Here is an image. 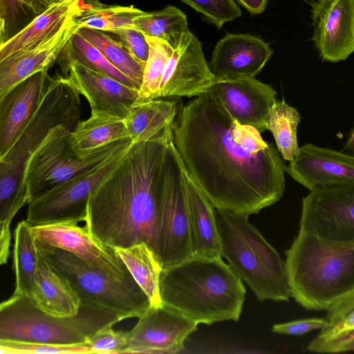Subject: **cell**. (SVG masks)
<instances>
[{
  "label": "cell",
  "mask_w": 354,
  "mask_h": 354,
  "mask_svg": "<svg viewBox=\"0 0 354 354\" xmlns=\"http://www.w3.org/2000/svg\"><path fill=\"white\" fill-rule=\"evenodd\" d=\"M260 133L234 119L211 88L183 106L173 126L185 169L213 206L248 216L278 202L286 187L281 156Z\"/></svg>",
  "instance_id": "obj_1"
},
{
  "label": "cell",
  "mask_w": 354,
  "mask_h": 354,
  "mask_svg": "<svg viewBox=\"0 0 354 354\" xmlns=\"http://www.w3.org/2000/svg\"><path fill=\"white\" fill-rule=\"evenodd\" d=\"M174 120L147 140L133 142L91 194L85 227L103 244L151 249L167 152Z\"/></svg>",
  "instance_id": "obj_2"
},
{
  "label": "cell",
  "mask_w": 354,
  "mask_h": 354,
  "mask_svg": "<svg viewBox=\"0 0 354 354\" xmlns=\"http://www.w3.org/2000/svg\"><path fill=\"white\" fill-rule=\"evenodd\" d=\"M162 304L198 324L233 320L242 312L246 290L243 281L222 257L193 256L162 269Z\"/></svg>",
  "instance_id": "obj_3"
},
{
  "label": "cell",
  "mask_w": 354,
  "mask_h": 354,
  "mask_svg": "<svg viewBox=\"0 0 354 354\" xmlns=\"http://www.w3.org/2000/svg\"><path fill=\"white\" fill-rule=\"evenodd\" d=\"M291 297L310 310H327L354 290V241L328 242L299 230L286 252Z\"/></svg>",
  "instance_id": "obj_4"
},
{
  "label": "cell",
  "mask_w": 354,
  "mask_h": 354,
  "mask_svg": "<svg viewBox=\"0 0 354 354\" xmlns=\"http://www.w3.org/2000/svg\"><path fill=\"white\" fill-rule=\"evenodd\" d=\"M214 212L223 257L233 270L259 301H289L285 262L248 216L216 208Z\"/></svg>",
  "instance_id": "obj_5"
},
{
  "label": "cell",
  "mask_w": 354,
  "mask_h": 354,
  "mask_svg": "<svg viewBox=\"0 0 354 354\" xmlns=\"http://www.w3.org/2000/svg\"><path fill=\"white\" fill-rule=\"evenodd\" d=\"M119 322L116 315L82 301L73 317L52 316L39 309L32 297L12 294L0 305V339L85 344L99 329Z\"/></svg>",
  "instance_id": "obj_6"
},
{
  "label": "cell",
  "mask_w": 354,
  "mask_h": 354,
  "mask_svg": "<svg viewBox=\"0 0 354 354\" xmlns=\"http://www.w3.org/2000/svg\"><path fill=\"white\" fill-rule=\"evenodd\" d=\"M35 243L51 267L68 281L82 302L112 313L121 321L138 318L151 306L148 296L132 275L110 277L67 251L36 239Z\"/></svg>",
  "instance_id": "obj_7"
},
{
  "label": "cell",
  "mask_w": 354,
  "mask_h": 354,
  "mask_svg": "<svg viewBox=\"0 0 354 354\" xmlns=\"http://www.w3.org/2000/svg\"><path fill=\"white\" fill-rule=\"evenodd\" d=\"M71 131L64 125L54 127L28 159L25 169V182L29 201L98 167L129 149L133 143L131 138L127 136L100 146L86 156H81L71 144Z\"/></svg>",
  "instance_id": "obj_8"
},
{
  "label": "cell",
  "mask_w": 354,
  "mask_h": 354,
  "mask_svg": "<svg viewBox=\"0 0 354 354\" xmlns=\"http://www.w3.org/2000/svg\"><path fill=\"white\" fill-rule=\"evenodd\" d=\"M185 172L172 140L165 159L151 246L162 269L194 256Z\"/></svg>",
  "instance_id": "obj_9"
},
{
  "label": "cell",
  "mask_w": 354,
  "mask_h": 354,
  "mask_svg": "<svg viewBox=\"0 0 354 354\" xmlns=\"http://www.w3.org/2000/svg\"><path fill=\"white\" fill-rule=\"evenodd\" d=\"M80 95L67 77L59 73L51 77L34 115L0 162L25 170L28 159L52 129L62 124L73 131L81 121Z\"/></svg>",
  "instance_id": "obj_10"
},
{
  "label": "cell",
  "mask_w": 354,
  "mask_h": 354,
  "mask_svg": "<svg viewBox=\"0 0 354 354\" xmlns=\"http://www.w3.org/2000/svg\"><path fill=\"white\" fill-rule=\"evenodd\" d=\"M127 149L98 167L29 201L26 220L31 225L85 221L91 194L115 167Z\"/></svg>",
  "instance_id": "obj_11"
},
{
  "label": "cell",
  "mask_w": 354,
  "mask_h": 354,
  "mask_svg": "<svg viewBox=\"0 0 354 354\" xmlns=\"http://www.w3.org/2000/svg\"><path fill=\"white\" fill-rule=\"evenodd\" d=\"M299 230L328 242L354 241V185L310 190L301 201Z\"/></svg>",
  "instance_id": "obj_12"
},
{
  "label": "cell",
  "mask_w": 354,
  "mask_h": 354,
  "mask_svg": "<svg viewBox=\"0 0 354 354\" xmlns=\"http://www.w3.org/2000/svg\"><path fill=\"white\" fill-rule=\"evenodd\" d=\"M198 323L164 304L150 306L128 332V346L123 353H178Z\"/></svg>",
  "instance_id": "obj_13"
},
{
  "label": "cell",
  "mask_w": 354,
  "mask_h": 354,
  "mask_svg": "<svg viewBox=\"0 0 354 354\" xmlns=\"http://www.w3.org/2000/svg\"><path fill=\"white\" fill-rule=\"evenodd\" d=\"M35 238L67 251L88 266L114 278L131 275L115 250L94 238L87 228L74 223L31 225Z\"/></svg>",
  "instance_id": "obj_14"
},
{
  "label": "cell",
  "mask_w": 354,
  "mask_h": 354,
  "mask_svg": "<svg viewBox=\"0 0 354 354\" xmlns=\"http://www.w3.org/2000/svg\"><path fill=\"white\" fill-rule=\"evenodd\" d=\"M310 6L312 40L322 60L336 63L354 52V0H304Z\"/></svg>",
  "instance_id": "obj_15"
},
{
  "label": "cell",
  "mask_w": 354,
  "mask_h": 354,
  "mask_svg": "<svg viewBox=\"0 0 354 354\" xmlns=\"http://www.w3.org/2000/svg\"><path fill=\"white\" fill-rule=\"evenodd\" d=\"M214 79L201 42L189 30L166 63L160 97H198L210 90Z\"/></svg>",
  "instance_id": "obj_16"
},
{
  "label": "cell",
  "mask_w": 354,
  "mask_h": 354,
  "mask_svg": "<svg viewBox=\"0 0 354 354\" xmlns=\"http://www.w3.org/2000/svg\"><path fill=\"white\" fill-rule=\"evenodd\" d=\"M231 116L241 124L250 125L260 133L277 102L276 91L255 77L216 78L210 88Z\"/></svg>",
  "instance_id": "obj_17"
},
{
  "label": "cell",
  "mask_w": 354,
  "mask_h": 354,
  "mask_svg": "<svg viewBox=\"0 0 354 354\" xmlns=\"http://www.w3.org/2000/svg\"><path fill=\"white\" fill-rule=\"evenodd\" d=\"M285 170L309 191L316 187L354 185V156L310 142L299 148Z\"/></svg>",
  "instance_id": "obj_18"
},
{
  "label": "cell",
  "mask_w": 354,
  "mask_h": 354,
  "mask_svg": "<svg viewBox=\"0 0 354 354\" xmlns=\"http://www.w3.org/2000/svg\"><path fill=\"white\" fill-rule=\"evenodd\" d=\"M272 53L269 44L258 37L227 33L216 44L208 66L215 79L255 77Z\"/></svg>",
  "instance_id": "obj_19"
},
{
  "label": "cell",
  "mask_w": 354,
  "mask_h": 354,
  "mask_svg": "<svg viewBox=\"0 0 354 354\" xmlns=\"http://www.w3.org/2000/svg\"><path fill=\"white\" fill-rule=\"evenodd\" d=\"M66 77L86 98L91 113L124 120L138 99V90L77 62L71 64Z\"/></svg>",
  "instance_id": "obj_20"
},
{
  "label": "cell",
  "mask_w": 354,
  "mask_h": 354,
  "mask_svg": "<svg viewBox=\"0 0 354 354\" xmlns=\"http://www.w3.org/2000/svg\"><path fill=\"white\" fill-rule=\"evenodd\" d=\"M51 77L33 74L0 97V158L15 144L40 104Z\"/></svg>",
  "instance_id": "obj_21"
},
{
  "label": "cell",
  "mask_w": 354,
  "mask_h": 354,
  "mask_svg": "<svg viewBox=\"0 0 354 354\" xmlns=\"http://www.w3.org/2000/svg\"><path fill=\"white\" fill-rule=\"evenodd\" d=\"M82 28L73 17L50 38L0 62V97L33 74L48 71L68 40Z\"/></svg>",
  "instance_id": "obj_22"
},
{
  "label": "cell",
  "mask_w": 354,
  "mask_h": 354,
  "mask_svg": "<svg viewBox=\"0 0 354 354\" xmlns=\"http://www.w3.org/2000/svg\"><path fill=\"white\" fill-rule=\"evenodd\" d=\"M38 252L39 261L32 292L35 305L52 316L70 317L76 315L82 305L79 295L68 281L51 267L39 250Z\"/></svg>",
  "instance_id": "obj_23"
},
{
  "label": "cell",
  "mask_w": 354,
  "mask_h": 354,
  "mask_svg": "<svg viewBox=\"0 0 354 354\" xmlns=\"http://www.w3.org/2000/svg\"><path fill=\"white\" fill-rule=\"evenodd\" d=\"M192 245L194 256L222 257L214 207L185 172Z\"/></svg>",
  "instance_id": "obj_24"
},
{
  "label": "cell",
  "mask_w": 354,
  "mask_h": 354,
  "mask_svg": "<svg viewBox=\"0 0 354 354\" xmlns=\"http://www.w3.org/2000/svg\"><path fill=\"white\" fill-rule=\"evenodd\" d=\"M80 0H64L47 8L7 41L0 44V62L53 37L79 10Z\"/></svg>",
  "instance_id": "obj_25"
},
{
  "label": "cell",
  "mask_w": 354,
  "mask_h": 354,
  "mask_svg": "<svg viewBox=\"0 0 354 354\" xmlns=\"http://www.w3.org/2000/svg\"><path fill=\"white\" fill-rule=\"evenodd\" d=\"M178 113L175 100L155 99L136 102L123 120L133 142L147 140L174 120Z\"/></svg>",
  "instance_id": "obj_26"
},
{
  "label": "cell",
  "mask_w": 354,
  "mask_h": 354,
  "mask_svg": "<svg viewBox=\"0 0 354 354\" xmlns=\"http://www.w3.org/2000/svg\"><path fill=\"white\" fill-rule=\"evenodd\" d=\"M12 270L15 278L13 294L32 297L39 252L31 225L22 220L13 232Z\"/></svg>",
  "instance_id": "obj_27"
},
{
  "label": "cell",
  "mask_w": 354,
  "mask_h": 354,
  "mask_svg": "<svg viewBox=\"0 0 354 354\" xmlns=\"http://www.w3.org/2000/svg\"><path fill=\"white\" fill-rule=\"evenodd\" d=\"M130 273L148 296L151 306L162 305L160 277L162 268L153 251L145 243L114 248Z\"/></svg>",
  "instance_id": "obj_28"
},
{
  "label": "cell",
  "mask_w": 354,
  "mask_h": 354,
  "mask_svg": "<svg viewBox=\"0 0 354 354\" xmlns=\"http://www.w3.org/2000/svg\"><path fill=\"white\" fill-rule=\"evenodd\" d=\"M129 136L124 120L106 113H91L71 131L70 142L81 156L113 140ZM130 137V136H129Z\"/></svg>",
  "instance_id": "obj_29"
},
{
  "label": "cell",
  "mask_w": 354,
  "mask_h": 354,
  "mask_svg": "<svg viewBox=\"0 0 354 354\" xmlns=\"http://www.w3.org/2000/svg\"><path fill=\"white\" fill-rule=\"evenodd\" d=\"M57 62L62 75L66 77L71 64L77 62L139 91V88L130 79L110 63L102 52L78 31L68 40Z\"/></svg>",
  "instance_id": "obj_30"
},
{
  "label": "cell",
  "mask_w": 354,
  "mask_h": 354,
  "mask_svg": "<svg viewBox=\"0 0 354 354\" xmlns=\"http://www.w3.org/2000/svg\"><path fill=\"white\" fill-rule=\"evenodd\" d=\"M143 12L132 6L106 5L98 0H80L79 10L74 19L82 28L112 32L125 27L133 28L134 19Z\"/></svg>",
  "instance_id": "obj_31"
},
{
  "label": "cell",
  "mask_w": 354,
  "mask_h": 354,
  "mask_svg": "<svg viewBox=\"0 0 354 354\" xmlns=\"http://www.w3.org/2000/svg\"><path fill=\"white\" fill-rule=\"evenodd\" d=\"M187 19L185 13L173 6L144 12L133 21V28L145 36L160 39L175 50L187 32Z\"/></svg>",
  "instance_id": "obj_32"
},
{
  "label": "cell",
  "mask_w": 354,
  "mask_h": 354,
  "mask_svg": "<svg viewBox=\"0 0 354 354\" xmlns=\"http://www.w3.org/2000/svg\"><path fill=\"white\" fill-rule=\"evenodd\" d=\"M300 120L297 110L284 100H277L267 118L266 130L272 133L281 158L289 162L299 151L297 131Z\"/></svg>",
  "instance_id": "obj_33"
},
{
  "label": "cell",
  "mask_w": 354,
  "mask_h": 354,
  "mask_svg": "<svg viewBox=\"0 0 354 354\" xmlns=\"http://www.w3.org/2000/svg\"><path fill=\"white\" fill-rule=\"evenodd\" d=\"M78 32L96 46L110 63L140 89L145 64L137 60L121 41L113 39L104 32L84 27L80 28Z\"/></svg>",
  "instance_id": "obj_34"
},
{
  "label": "cell",
  "mask_w": 354,
  "mask_h": 354,
  "mask_svg": "<svg viewBox=\"0 0 354 354\" xmlns=\"http://www.w3.org/2000/svg\"><path fill=\"white\" fill-rule=\"evenodd\" d=\"M149 53L145 63L142 85L137 102H147L160 97V84L166 63L173 49L164 41L145 36Z\"/></svg>",
  "instance_id": "obj_35"
},
{
  "label": "cell",
  "mask_w": 354,
  "mask_h": 354,
  "mask_svg": "<svg viewBox=\"0 0 354 354\" xmlns=\"http://www.w3.org/2000/svg\"><path fill=\"white\" fill-rule=\"evenodd\" d=\"M38 15L32 0H0V44L17 33L24 22L30 23Z\"/></svg>",
  "instance_id": "obj_36"
},
{
  "label": "cell",
  "mask_w": 354,
  "mask_h": 354,
  "mask_svg": "<svg viewBox=\"0 0 354 354\" xmlns=\"http://www.w3.org/2000/svg\"><path fill=\"white\" fill-rule=\"evenodd\" d=\"M1 354H96L86 344H56L48 343L24 342L11 339H0Z\"/></svg>",
  "instance_id": "obj_37"
},
{
  "label": "cell",
  "mask_w": 354,
  "mask_h": 354,
  "mask_svg": "<svg viewBox=\"0 0 354 354\" xmlns=\"http://www.w3.org/2000/svg\"><path fill=\"white\" fill-rule=\"evenodd\" d=\"M324 317L328 326L320 336L344 333L354 330V290L336 300L326 310Z\"/></svg>",
  "instance_id": "obj_38"
},
{
  "label": "cell",
  "mask_w": 354,
  "mask_h": 354,
  "mask_svg": "<svg viewBox=\"0 0 354 354\" xmlns=\"http://www.w3.org/2000/svg\"><path fill=\"white\" fill-rule=\"evenodd\" d=\"M200 13L218 28L226 22L241 16L240 8L234 0H180Z\"/></svg>",
  "instance_id": "obj_39"
},
{
  "label": "cell",
  "mask_w": 354,
  "mask_h": 354,
  "mask_svg": "<svg viewBox=\"0 0 354 354\" xmlns=\"http://www.w3.org/2000/svg\"><path fill=\"white\" fill-rule=\"evenodd\" d=\"M113 326L99 329L88 337L85 344L96 354L123 353L128 346V332L115 330Z\"/></svg>",
  "instance_id": "obj_40"
},
{
  "label": "cell",
  "mask_w": 354,
  "mask_h": 354,
  "mask_svg": "<svg viewBox=\"0 0 354 354\" xmlns=\"http://www.w3.org/2000/svg\"><path fill=\"white\" fill-rule=\"evenodd\" d=\"M127 48L131 54L145 65L149 53V46L145 35L132 27H125L113 31Z\"/></svg>",
  "instance_id": "obj_41"
},
{
  "label": "cell",
  "mask_w": 354,
  "mask_h": 354,
  "mask_svg": "<svg viewBox=\"0 0 354 354\" xmlns=\"http://www.w3.org/2000/svg\"><path fill=\"white\" fill-rule=\"evenodd\" d=\"M328 326L325 318H308L274 324L272 332L288 335H301L309 332L322 330Z\"/></svg>",
  "instance_id": "obj_42"
},
{
  "label": "cell",
  "mask_w": 354,
  "mask_h": 354,
  "mask_svg": "<svg viewBox=\"0 0 354 354\" xmlns=\"http://www.w3.org/2000/svg\"><path fill=\"white\" fill-rule=\"evenodd\" d=\"M236 1L252 15L263 12L268 3V0H236Z\"/></svg>",
  "instance_id": "obj_43"
},
{
  "label": "cell",
  "mask_w": 354,
  "mask_h": 354,
  "mask_svg": "<svg viewBox=\"0 0 354 354\" xmlns=\"http://www.w3.org/2000/svg\"><path fill=\"white\" fill-rule=\"evenodd\" d=\"M35 6V8L39 15L41 12L44 11L49 6L58 3L64 0H32Z\"/></svg>",
  "instance_id": "obj_44"
},
{
  "label": "cell",
  "mask_w": 354,
  "mask_h": 354,
  "mask_svg": "<svg viewBox=\"0 0 354 354\" xmlns=\"http://www.w3.org/2000/svg\"><path fill=\"white\" fill-rule=\"evenodd\" d=\"M342 151L348 155L354 156V128L351 132L350 136L346 141Z\"/></svg>",
  "instance_id": "obj_45"
}]
</instances>
